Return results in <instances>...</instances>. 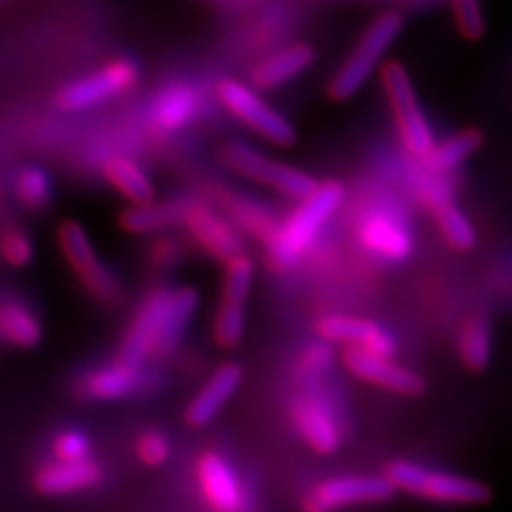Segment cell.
Returning <instances> with one entry per match:
<instances>
[{
  "instance_id": "6da1fadb",
  "label": "cell",
  "mask_w": 512,
  "mask_h": 512,
  "mask_svg": "<svg viewBox=\"0 0 512 512\" xmlns=\"http://www.w3.org/2000/svg\"><path fill=\"white\" fill-rule=\"evenodd\" d=\"M344 203V186L335 180L318 184V188L299 205L286 220L278 224L267 246V263L276 271H288L303 261V256L316 244L318 235L338 214Z\"/></svg>"
},
{
  "instance_id": "7a4b0ae2",
  "label": "cell",
  "mask_w": 512,
  "mask_h": 512,
  "mask_svg": "<svg viewBox=\"0 0 512 512\" xmlns=\"http://www.w3.org/2000/svg\"><path fill=\"white\" fill-rule=\"evenodd\" d=\"M404 30V15L399 11H382L367 28L361 32L359 41L352 47L340 69L333 73L329 82V96L335 103L352 99L367 82L376 69L382 67V60L391 50Z\"/></svg>"
},
{
  "instance_id": "3957f363",
  "label": "cell",
  "mask_w": 512,
  "mask_h": 512,
  "mask_svg": "<svg viewBox=\"0 0 512 512\" xmlns=\"http://www.w3.org/2000/svg\"><path fill=\"white\" fill-rule=\"evenodd\" d=\"M380 82L391 114L397 126L399 139L404 143V150L421 160L436 146V133L431 122L421 107V99L416 94L412 77L399 60H389L380 67Z\"/></svg>"
},
{
  "instance_id": "277c9868",
  "label": "cell",
  "mask_w": 512,
  "mask_h": 512,
  "mask_svg": "<svg viewBox=\"0 0 512 512\" xmlns=\"http://www.w3.org/2000/svg\"><path fill=\"white\" fill-rule=\"evenodd\" d=\"M397 491L416 495L421 500L459 506H478L491 500V489L468 476L442 472L434 468L419 466L414 461L397 459L389 463L387 472Z\"/></svg>"
},
{
  "instance_id": "5b68a950",
  "label": "cell",
  "mask_w": 512,
  "mask_h": 512,
  "mask_svg": "<svg viewBox=\"0 0 512 512\" xmlns=\"http://www.w3.org/2000/svg\"><path fill=\"white\" fill-rule=\"evenodd\" d=\"M355 233L361 248L384 263H402L414 250L408 214L393 203L376 201L363 207Z\"/></svg>"
},
{
  "instance_id": "8992f818",
  "label": "cell",
  "mask_w": 512,
  "mask_h": 512,
  "mask_svg": "<svg viewBox=\"0 0 512 512\" xmlns=\"http://www.w3.org/2000/svg\"><path fill=\"white\" fill-rule=\"evenodd\" d=\"M222 160L231 171L276 190L288 199H306L318 188V182L310 173L282 163V160L269 158L248 143H227L222 148Z\"/></svg>"
},
{
  "instance_id": "52a82bcc",
  "label": "cell",
  "mask_w": 512,
  "mask_h": 512,
  "mask_svg": "<svg viewBox=\"0 0 512 512\" xmlns=\"http://www.w3.org/2000/svg\"><path fill=\"white\" fill-rule=\"evenodd\" d=\"M216 96L233 118L246 124L250 131L261 135L269 143H274V146L291 148L297 141L293 124L278 109L267 105L259 94V88L254 90L252 86L239 82V79H222L216 86Z\"/></svg>"
},
{
  "instance_id": "ba28073f",
  "label": "cell",
  "mask_w": 512,
  "mask_h": 512,
  "mask_svg": "<svg viewBox=\"0 0 512 512\" xmlns=\"http://www.w3.org/2000/svg\"><path fill=\"white\" fill-rule=\"evenodd\" d=\"M58 242L64 259L77 274L86 291L101 303H118L122 299V282L116 271L103 263L88 231L77 220H64L58 229Z\"/></svg>"
},
{
  "instance_id": "9c48e42d",
  "label": "cell",
  "mask_w": 512,
  "mask_h": 512,
  "mask_svg": "<svg viewBox=\"0 0 512 512\" xmlns=\"http://www.w3.org/2000/svg\"><path fill=\"white\" fill-rule=\"evenodd\" d=\"M139 75V64L133 58H116L103 64L101 69L62 86L56 96L58 107L64 111L94 109L133 90Z\"/></svg>"
},
{
  "instance_id": "30bf717a",
  "label": "cell",
  "mask_w": 512,
  "mask_h": 512,
  "mask_svg": "<svg viewBox=\"0 0 512 512\" xmlns=\"http://www.w3.org/2000/svg\"><path fill=\"white\" fill-rule=\"evenodd\" d=\"M395 485L387 474H344L318 483L306 498L303 508L310 512H331L352 506H372L393 500Z\"/></svg>"
},
{
  "instance_id": "8fae6325",
  "label": "cell",
  "mask_w": 512,
  "mask_h": 512,
  "mask_svg": "<svg viewBox=\"0 0 512 512\" xmlns=\"http://www.w3.org/2000/svg\"><path fill=\"white\" fill-rule=\"evenodd\" d=\"M171 301V286H156L154 291L146 295L131 320V327L126 329L118 359L135 365H146L148 359L158 355V348L160 342H163L167 327Z\"/></svg>"
},
{
  "instance_id": "7c38bea8",
  "label": "cell",
  "mask_w": 512,
  "mask_h": 512,
  "mask_svg": "<svg viewBox=\"0 0 512 512\" xmlns=\"http://www.w3.org/2000/svg\"><path fill=\"white\" fill-rule=\"evenodd\" d=\"M291 419L297 434L320 455H331L342 446V427L331 399L318 382H308L291 402Z\"/></svg>"
},
{
  "instance_id": "4fadbf2b",
  "label": "cell",
  "mask_w": 512,
  "mask_h": 512,
  "mask_svg": "<svg viewBox=\"0 0 512 512\" xmlns=\"http://www.w3.org/2000/svg\"><path fill=\"white\" fill-rule=\"evenodd\" d=\"M156 374L143 365L126 363L118 359L116 363L94 367L75 382V391L88 402H118V399L135 397L154 389Z\"/></svg>"
},
{
  "instance_id": "5bb4252c",
  "label": "cell",
  "mask_w": 512,
  "mask_h": 512,
  "mask_svg": "<svg viewBox=\"0 0 512 512\" xmlns=\"http://www.w3.org/2000/svg\"><path fill=\"white\" fill-rule=\"evenodd\" d=\"M197 485L201 498L212 510L237 512L250 508L242 478L231 466V461L216 451H207L199 457Z\"/></svg>"
},
{
  "instance_id": "9a60e30c",
  "label": "cell",
  "mask_w": 512,
  "mask_h": 512,
  "mask_svg": "<svg viewBox=\"0 0 512 512\" xmlns=\"http://www.w3.org/2000/svg\"><path fill=\"white\" fill-rule=\"evenodd\" d=\"M344 365L352 376L376 384L380 389L408 397H416L425 391V380L419 374L395 363L393 357H382L359 346L346 348Z\"/></svg>"
},
{
  "instance_id": "2e32d148",
  "label": "cell",
  "mask_w": 512,
  "mask_h": 512,
  "mask_svg": "<svg viewBox=\"0 0 512 512\" xmlns=\"http://www.w3.org/2000/svg\"><path fill=\"white\" fill-rule=\"evenodd\" d=\"M316 331L320 340H327L329 344L359 346L382 357H395L397 352L395 335L376 320L350 314H327L318 320Z\"/></svg>"
},
{
  "instance_id": "e0dca14e",
  "label": "cell",
  "mask_w": 512,
  "mask_h": 512,
  "mask_svg": "<svg viewBox=\"0 0 512 512\" xmlns=\"http://www.w3.org/2000/svg\"><path fill=\"white\" fill-rule=\"evenodd\" d=\"M203 111V92L188 79H171L152 96L150 122L163 133H175L195 122Z\"/></svg>"
},
{
  "instance_id": "ac0fdd59",
  "label": "cell",
  "mask_w": 512,
  "mask_h": 512,
  "mask_svg": "<svg viewBox=\"0 0 512 512\" xmlns=\"http://www.w3.org/2000/svg\"><path fill=\"white\" fill-rule=\"evenodd\" d=\"M244 382V370L242 365L235 361H227L218 365L216 370L203 382V387L197 391V395L190 399L186 406L184 419L190 427H205L210 425L216 416L227 406L235 393L239 391Z\"/></svg>"
},
{
  "instance_id": "d6986e66",
  "label": "cell",
  "mask_w": 512,
  "mask_h": 512,
  "mask_svg": "<svg viewBox=\"0 0 512 512\" xmlns=\"http://www.w3.org/2000/svg\"><path fill=\"white\" fill-rule=\"evenodd\" d=\"M184 224L192 239L216 261L227 263L244 252V242L233 224L199 201L190 207Z\"/></svg>"
},
{
  "instance_id": "ffe728a7",
  "label": "cell",
  "mask_w": 512,
  "mask_h": 512,
  "mask_svg": "<svg viewBox=\"0 0 512 512\" xmlns=\"http://www.w3.org/2000/svg\"><path fill=\"white\" fill-rule=\"evenodd\" d=\"M103 480V468L92 457L86 459H56L47 463L37 474L32 485L47 498H60V495L79 493L99 485Z\"/></svg>"
},
{
  "instance_id": "44dd1931",
  "label": "cell",
  "mask_w": 512,
  "mask_h": 512,
  "mask_svg": "<svg viewBox=\"0 0 512 512\" xmlns=\"http://www.w3.org/2000/svg\"><path fill=\"white\" fill-rule=\"evenodd\" d=\"M316 60V50L308 43H291L271 52L256 62L252 69V84L259 90H276L306 73Z\"/></svg>"
},
{
  "instance_id": "7402d4cb",
  "label": "cell",
  "mask_w": 512,
  "mask_h": 512,
  "mask_svg": "<svg viewBox=\"0 0 512 512\" xmlns=\"http://www.w3.org/2000/svg\"><path fill=\"white\" fill-rule=\"evenodd\" d=\"M197 201L190 197H173L165 201H146L133 203L128 210L120 214V227L131 235H152L163 233L169 227H175L186 220L190 207Z\"/></svg>"
},
{
  "instance_id": "603a6c76",
  "label": "cell",
  "mask_w": 512,
  "mask_h": 512,
  "mask_svg": "<svg viewBox=\"0 0 512 512\" xmlns=\"http://www.w3.org/2000/svg\"><path fill=\"white\" fill-rule=\"evenodd\" d=\"M0 338L18 348H35L43 340V325L20 297L0 299Z\"/></svg>"
},
{
  "instance_id": "cb8c5ba5",
  "label": "cell",
  "mask_w": 512,
  "mask_h": 512,
  "mask_svg": "<svg viewBox=\"0 0 512 512\" xmlns=\"http://www.w3.org/2000/svg\"><path fill=\"white\" fill-rule=\"evenodd\" d=\"M485 143V135L478 128H466V131L455 133L442 143H436L434 150H431L425 158H421L425 167L434 173L446 175L461 167L466 160L476 154Z\"/></svg>"
},
{
  "instance_id": "d4e9b609",
  "label": "cell",
  "mask_w": 512,
  "mask_h": 512,
  "mask_svg": "<svg viewBox=\"0 0 512 512\" xmlns=\"http://www.w3.org/2000/svg\"><path fill=\"white\" fill-rule=\"evenodd\" d=\"M199 310V291L195 286H178L173 288V301L167 318V327L163 342H160L156 359L171 357L178 346L184 342V335Z\"/></svg>"
},
{
  "instance_id": "484cf974",
  "label": "cell",
  "mask_w": 512,
  "mask_h": 512,
  "mask_svg": "<svg viewBox=\"0 0 512 512\" xmlns=\"http://www.w3.org/2000/svg\"><path fill=\"white\" fill-rule=\"evenodd\" d=\"M103 173L107 182L114 186L126 201L146 203L154 199V184L150 180V175L143 171V167L135 163L133 158L111 156L103 167Z\"/></svg>"
},
{
  "instance_id": "4316f807",
  "label": "cell",
  "mask_w": 512,
  "mask_h": 512,
  "mask_svg": "<svg viewBox=\"0 0 512 512\" xmlns=\"http://www.w3.org/2000/svg\"><path fill=\"white\" fill-rule=\"evenodd\" d=\"M493 333L489 318L474 314L466 320L459 333V357L470 372H483L491 363Z\"/></svg>"
},
{
  "instance_id": "83f0119b",
  "label": "cell",
  "mask_w": 512,
  "mask_h": 512,
  "mask_svg": "<svg viewBox=\"0 0 512 512\" xmlns=\"http://www.w3.org/2000/svg\"><path fill=\"white\" fill-rule=\"evenodd\" d=\"M229 212L235 224L252 237H259L261 242H269L271 235L278 229V216L267 205L254 201L250 197H233L229 201Z\"/></svg>"
},
{
  "instance_id": "f1b7e54d",
  "label": "cell",
  "mask_w": 512,
  "mask_h": 512,
  "mask_svg": "<svg viewBox=\"0 0 512 512\" xmlns=\"http://www.w3.org/2000/svg\"><path fill=\"white\" fill-rule=\"evenodd\" d=\"M15 197L30 212H41L54 197V184L45 169L30 165L15 175Z\"/></svg>"
},
{
  "instance_id": "f546056e",
  "label": "cell",
  "mask_w": 512,
  "mask_h": 512,
  "mask_svg": "<svg viewBox=\"0 0 512 512\" xmlns=\"http://www.w3.org/2000/svg\"><path fill=\"white\" fill-rule=\"evenodd\" d=\"M434 216H436L440 233L455 250L466 252L476 246L478 237L474 231V224L470 222L466 212L459 210L453 201L440 205L438 210H434Z\"/></svg>"
},
{
  "instance_id": "4dcf8cb0",
  "label": "cell",
  "mask_w": 512,
  "mask_h": 512,
  "mask_svg": "<svg viewBox=\"0 0 512 512\" xmlns=\"http://www.w3.org/2000/svg\"><path fill=\"white\" fill-rule=\"evenodd\" d=\"M244 329H246V303L222 297L214 316V329H212L214 342L224 350H233L239 346V342H242Z\"/></svg>"
},
{
  "instance_id": "1f68e13d",
  "label": "cell",
  "mask_w": 512,
  "mask_h": 512,
  "mask_svg": "<svg viewBox=\"0 0 512 512\" xmlns=\"http://www.w3.org/2000/svg\"><path fill=\"white\" fill-rule=\"evenodd\" d=\"M224 265H227V274H224L222 282V297L246 303L254 282V261L246 252H242Z\"/></svg>"
},
{
  "instance_id": "d6a6232c",
  "label": "cell",
  "mask_w": 512,
  "mask_h": 512,
  "mask_svg": "<svg viewBox=\"0 0 512 512\" xmlns=\"http://www.w3.org/2000/svg\"><path fill=\"white\" fill-rule=\"evenodd\" d=\"M451 9L461 37H466L468 41H478L485 37L487 22L480 0H451Z\"/></svg>"
},
{
  "instance_id": "836d02e7",
  "label": "cell",
  "mask_w": 512,
  "mask_h": 512,
  "mask_svg": "<svg viewBox=\"0 0 512 512\" xmlns=\"http://www.w3.org/2000/svg\"><path fill=\"white\" fill-rule=\"evenodd\" d=\"M0 256L11 267H28L35 261V244L26 231L7 229L0 235Z\"/></svg>"
},
{
  "instance_id": "e575fe53",
  "label": "cell",
  "mask_w": 512,
  "mask_h": 512,
  "mask_svg": "<svg viewBox=\"0 0 512 512\" xmlns=\"http://www.w3.org/2000/svg\"><path fill=\"white\" fill-rule=\"evenodd\" d=\"M135 453L146 463L148 468H160L165 466L171 457V442L165 434H160L156 429L143 431V434L135 442Z\"/></svg>"
},
{
  "instance_id": "d590c367",
  "label": "cell",
  "mask_w": 512,
  "mask_h": 512,
  "mask_svg": "<svg viewBox=\"0 0 512 512\" xmlns=\"http://www.w3.org/2000/svg\"><path fill=\"white\" fill-rule=\"evenodd\" d=\"M54 457L56 459H86L92 453V444L90 438L84 434V431L77 429H67L60 431V434L54 438Z\"/></svg>"
},
{
  "instance_id": "8d00e7d4",
  "label": "cell",
  "mask_w": 512,
  "mask_h": 512,
  "mask_svg": "<svg viewBox=\"0 0 512 512\" xmlns=\"http://www.w3.org/2000/svg\"><path fill=\"white\" fill-rule=\"evenodd\" d=\"M333 363V350L329 348V342H314L303 348L299 357V370L306 378H320Z\"/></svg>"
},
{
  "instance_id": "74e56055",
  "label": "cell",
  "mask_w": 512,
  "mask_h": 512,
  "mask_svg": "<svg viewBox=\"0 0 512 512\" xmlns=\"http://www.w3.org/2000/svg\"><path fill=\"white\" fill-rule=\"evenodd\" d=\"M182 256V248L175 239L158 237L152 244V261L158 267H171Z\"/></svg>"
},
{
  "instance_id": "f35d334b",
  "label": "cell",
  "mask_w": 512,
  "mask_h": 512,
  "mask_svg": "<svg viewBox=\"0 0 512 512\" xmlns=\"http://www.w3.org/2000/svg\"><path fill=\"white\" fill-rule=\"evenodd\" d=\"M402 3H404L406 7H412V9H421V7L438 3V0H402Z\"/></svg>"
}]
</instances>
